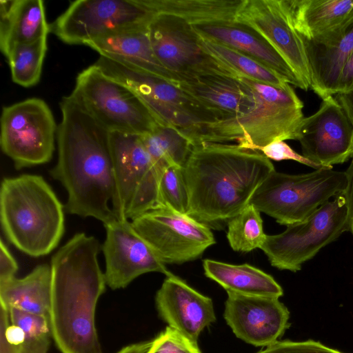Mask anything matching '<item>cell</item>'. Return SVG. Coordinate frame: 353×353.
I'll list each match as a JSON object with an SVG mask.
<instances>
[{"instance_id": "6da1fadb", "label": "cell", "mask_w": 353, "mask_h": 353, "mask_svg": "<svg viewBox=\"0 0 353 353\" xmlns=\"http://www.w3.org/2000/svg\"><path fill=\"white\" fill-rule=\"evenodd\" d=\"M60 108L58 160L50 175L67 190L68 213L105 225L118 219L109 206L114 191L110 132L70 94L62 99Z\"/></svg>"}, {"instance_id": "7a4b0ae2", "label": "cell", "mask_w": 353, "mask_h": 353, "mask_svg": "<svg viewBox=\"0 0 353 353\" xmlns=\"http://www.w3.org/2000/svg\"><path fill=\"white\" fill-rule=\"evenodd\" d=\"M99 250V241L81 232L52 258L49 324L61 353H103L95 323L97 305L107 285Z\"/></svg>"}, {"instance_id": "3957f363", "label": "cell", "mask_w": 353, "mask_h": 353, "mask_svg": "<svg viewBox=\"0 0 353 353\" xmlns=\"http://www.w3.org/2000/svg\"><path fill=\"white\" fill-rule=\"evenodd\" d=\"M275 170L260 151L238 144L193 146L183 167L189 196L188 215L206 223L230 220L248 205Z\"/></svg>"}, {"instance_id": "277c9868", "label": "cell", "mask_w": 353, "mask_h": 353, "mask_svg": "<svg viewBox=\"0 0 353 353\" xmlns=\"http://www.w3.org/2000/svg\"><path fill=\"white\" fill-rule=\"evenodd\" d=\"M3 232L21 252L38 257L49 254L64 232L63 206L39 175L6 178L0 190Z\"/></svg>"}, {"instance_id": "5b68a950", "label": "cell", "mask_w": 353, "mask_h": 353, "mask_svg": "<svg viewBox=\"0 0 353 353\" xmlns=\"http://www.w3.org/2000/svg\"><path fill=\"white\" fill-rule=\"evenodd\" d=\"M236 78L250 90L253 108L236 118L206 125L201 144L236 141L242 148L259 150L274 141L298 140L303 103L290 84L277 87L240 75Z\"/></svg>"}, {"instance_id": "8992f818", "label": "cell", "mask_w": 353, "mask_h": 353, "mask_svg": "<svg viewBox=\"0 0 353 353\" xmlns=\"http://www.w3.org/2000/svg\"><path fill=\"white\" fill-rule=\"evenodd\" d=\"M94 64L132 90L159 124L176 128L193 146L201 144L206 125L219 121L174 83L103 56Z\"/></svg>"}, {"instance_id": "52a82bcc", "label": "cell", "mask_w": 353, "mask_h": 353, "mask_svg": "<svg viewBox=\"0 0 353 353\" xmlns=\"http://www.w3.org/2000/svg\"><path fill=\"white\" fill-rule=\"evenodd\" d=\"M346 183L345 172L332 168L301 174L274 170L255 191L250 203L287 226L305 220L331 197L341 194Z\"/></svg>"}, {"instance_id": "ba28073f", "label": "cell", "mask_w": 353, "mask_h": 353, "mask_svg": "<svg viewBox=\"0 0 353 353\" xmlns=\"http://www.w3.org/2000/svg\"><path fill=\"white\" fill-rule=\"evenodd\" d=\"M114 191L112 210L119 219L132 221L159 208V181L165 168L146 149L141 134L110 132Z\"/></svg>"}, {"instance_id": "9c48e42d", "label": "cell", "mask_w": 353, "mask_h": 353, "mask_svg": "<svg viewBox=\"0 0 353 353\" xmlns=\"http://www.w3.org/2000/svg\"><path fill=\"white\" fill-rule=\"evenodd\" d=\"M70 95L109 132L143 135L160 125L132 90L94 64L79 73Z\"/></svg>"}, {"instance_id": "30bf717a", "label": "cell", "mask_w": 353, "mask_h": 353, "mask_svg": "<svg viewBox=\"0 0 353 353\" xmlns=\"http://www.w3.org/2000/svg\"><path fill=\"white\" fill-rule=\"evenodd\" d=\"M349 231L345 201L341 193L321 205L305 220L267 235L261 248L273 267L297 272L321 248Z\"/></svg>"}, {"instance_id": "8fae6325", "label": "cell", "mask_w": 353, "mask_h": 353, "mask_svg": "<svg viewBox=\"0 0 353 353\" xmlns=\"http://www.w3.org/2000/svg\"><path fill=\"white\" fill-rule=\"evenodd\" d=\"M147 0H77L51 24L50 32L69 45L148 26L155 15Z\"/></svg>"}, {"instance_id": "7c38bea8", "label": "cell", "mask_w": 353, "mask_h": 353, "mask_svg": "<svg viewBox=\"0 0 353 353\" xmlns=\"http://www.w3.org/2000/svg\"><path fill=\"white\" fill-rule=\"evenodd\" d=\"M57 132L52 112L41 99L30 98L3 108L1 147L17 169L50 161Z\"/></svg>"}, {"instance_id": "4fadbf2b", "label": "cell", "mask_w": 353, "mask_h": 353, "mask_svg": "<svg viewBox=\"0 0 353 353\" xmlns=\"http://www.w3.org/2000/svg\"><path fill=\"white\" fill-rule=\"evenodd\" d=\"M153 52L176 82L193 77L216 74L236 78V73L205 52L191 24L165 14H156L148 25Z\"/></svg>"}, {"instance_id": "5bb4252c", "label": "cell", "mask_w": 353, "mask_h": 353, "mask_svg": "<svg viewBox=\"0 0 353 353\" xmlns=\"http://www.w3.org/2000/svg\"><path fill=\"white\" fill-rule=\"evenodd\" d=\"M131 222L164 263L197 259L216 242L205 223L167 208L150 210Z\"/></svg>"}, {"instance_id": "9a60e30c", "label": "cell", "mask_w": 353, "mask_h": 353, "mask_svg": "<svg viewBox=\"0 0 353 353\" xmlns=\"http://www.w3.org/2000/svg\"><path fill=\"white\" fill-rule=\"evenodd\" d=\"M104 227V275L107 285L112 290L124 288L145 273L157 272L166 276L172 274L130 220L117 219Z\"/></svg>"}, {"instance_id": "2e32d148", "label": "cell", "mask_w": 353, "mask_h": 353, "mask_svg": "<svg viewBox=\"0 0 353 353\" xmlns=\"http://www.w3.org/2000/svg\"><path fill=\"white\" fill-rule=\"evenodd\" d=\"M298 141L302 155L325 168L353 157V126L333 96L322 99L318 110L304 117Z\"/></svg>"}, {"instance_id": "e0dca14e", "label": "cell", "mask_w": 353, "mask_h": 353, "mask_svg": "<svg viewBox=\"0 0 353 353\" xmlns=\"http://www.w3.org/2000/svg\"><path fill=\"white\" fill-rule=\"evenodd\" d=\"M235 21L260 34L310 88L303 42L292 23L284 0H243Z\"/></svg>"}, {"instance_id": "ac0fdd59", "label": "cell", "mask_w": 353, "mask_h": 353, "mask_svg": "<svg viewBox=\"0 0 353 353\" xmlns=\"http://www.w3.org/2000/svg\"><path fill=\"white\" fill-rule=\"evenodd\" d=\"M227 293L223 316L237 338L267 347L289 327L290 312L279 298Z\"/></svg>"}, {"instance_id": "d6986e66", "label": "cell", "mask_w": 353, "mask_h": 353, "mask_svg": "<svg viewBox=\"0 0 353 353\" xmlns=\"http://www.w3.org/2000/svg\"><path fill=\"white\" fill-rule=\"evenodd\" d=\"M160 317L194 344L216 320L212 300L173 274L166 276L155 296Z\"/></svg>"}, {"instance_id": "ffe728a7", "label": "cell", "mask_w": 353, "mask_h": 353, "mask_svg": "<svg viewBox=\"0 0 353 353\" xmlns=\"http://www.w3.org/2000/svg\"><path fill=\"white\" fill-rule=\"evenodd\" d=\"M299 34L321 44L335 43L353 27V0H284Z\"/></svg>"}, {"instance_id": "44dd1931", "label": "cell", "mask_w": 353, "mask_h": 353, "mask_svg": "<svg viewBox=\"0 0 353 353\" xmlns=\"http://www.w3.org/2000/svg\"><path fill=\"white\" fill-rule=\"evenodd\" d=\"M199 36L249 56L303 90L309 88L282 57L260 34L250 27L234 21L191 24Z\"/></svg>"}, {"instance_id": "7402d4cb", "label": "cell", "mask_w": 353, "mask_h": 353, "mask_svg": "<svg viewBox=\"0 0 353 353\" xmlns=\"http://www.w3.org/2000/svg\"><path fill=\"white\" fill-rule=\"evenodd\" d=\"M174 83L212 111L219 121L236 118L249 112L254 107L250 90L237 78L209 74Z\"/></svg>"}, {"instance_id": "603a6c76", "label": "cell", "mask_w": 353, "mask_h": 353, "mask_svg": "<svg viewBox=\"0 0 353 353\" xmlns=\"http://www.w3.org/2000/svg\"><path fill=\"white\" fill-rule=\"evenodd\" d=\"M84 45L100 56L176 82L174 77L160 63L153 52L148 26L99 38Z\"/></svg>"}, {"instance_id": "cb8c5ba5", "label": "cell", "mask_w": 353, "mask_h": 353, "mask_svg": "<svg viewBox=\"0 0 353 353\" xmlns=\"http://www.w3.org/2000/svg\"><path fill=\"white\" fill-rule=\"evenodd\" d=\"M50 32L43 1H0V48L5 57L14 46L47 37Z\"/></svg>"}, {"instance_id": "d4e9b609", "label": "cell", "mask_w": 353, "mask_h": 353, "mask_svg": "<svg viewBox=\"0 0 353 353\" xmlns=\"http://www.w3.org/2000/svg\"><path fill=\"white\" fill-rule=\"evenodd\" d=\"M311 89L322 99L338 93L343 66L353 52V27L340 41L321 44L302 37Z\"/></svg>"}, {"instance_id": "484cf974", "label": "cell", "mask_w": 353, "mask_h": 353, "mask_svg": "<svg viewBox=\"0 0 353 353\" xmlns=\"http://www.w3.org/2000/svg\"><path fill=\"white\" fill-rule=\"evenodd\" d=\"M51 288V266L41 264L23 278L1 282L0 304L43 316L49 321Z\"/></svg>"}, {"instance_id": "4316f807", "label": "cell", "mask_w": 353, "mask_h": 353, "mask_svg": "<svg viewBox=\"0 0 353 353\" xmlns=\"http://www.w3.org/2000/svg\"><path fill=\"white\" fill-rule=\"evenodd\" d=\"M205 275L227 292L279 298L281 286L270 274L249 264L234 265L212 259L203 261Z\"/></svg>"}, {"instance_id": "83f0119b", "label": "cell", "mask_w": 353, "mask_h": 353, "mask_svg": "<svg viewBox=\"0 0 353 353\" xmlns=\"http://www.w3.org/2000/svg\"><path fill=\"white\" fill-rule=\"evenodd\" d=\"M243 0H148L154 14L178 17L190 24L234 21Z\"/></svg>"}, {"instance_id": "f1b7e54d", "label": "cell", "mask_w": 353, "mask_h": 353, "mask_svg": "<svg viewBox=\"0 0 353 353\" xmlns=\"http://www.w3.org/2000/svg\"><path fill=\"white\" fill-rule=\"evenodd\" d=\"M141 137L151 157L163 168L170 165L183 168L193 148L188 137L171 126L158 125Z\"/></svg>"}, {"instance_id": "f546056e", "label": "cell", "mask_w": 353, "mask_h": 353, "mask_svg": "<svg viewBox=\"0 0 353 353\" xmlns=\"http://www.w3.org/2000/svg\"><path fill=\"white\" fill-rule=\"evenodd\" d=\"M197 35L198 43L201 48L232 70L236 77L240 75L277 87L288 83L281 77L253 58L230 47Z\"/></svg>"}, {"instance_id": "4dcf8cb0", "label": "cell", "mask_w": 353, "mask_h": 353, "mask_svg": "<svg viewBox=\"0 0 353 353\" xmlns=\"http://www.w3.org/2000/svg\"><path fill=\"white\" fill-rule=\"evenodd\" d=\"M47 37L14 46L6 57L13 82L29 88L40 80L47 52Z\"/></svg>"}, {"instance_id": "1f68e13d", "label": "cell", "mask_w": 353, "mask_h": 353, "mask_svg": "<svg viewBox=\"0 0 353 353\" xmlns=\"http://www.w3.org/2000/svg\"><path fill=\"white\" fill-rule=\"evenodd\" d=\"M260 212L250 203L228 221L227 239L233 250L248 252L261 249L267 234L263 231Z\"/></svg>"}, {"instance_id": "d6a6232c", "label": "cell", "mask_w": 353, "mask_h": 353, "mask_svg": "<svg viewBox=\"0 0 353 353\" xmlns=\"http://www.w3.org/2000/svg\"><path fill=\"white\" fill-rule=\"evenodd\" d=\"M8 310L11 323L24 333L22 353H48L52 339L48 320L14 308Z\"/></svg>"}, {"instance_id": "836d02e7", "label": "cell", "mask_w": 353, "mask_h": 353, "mask_svg": "<svg viewBox=\"0 0 353 353\" xmlns=\"http://www.w3.org/2000/svg\"><path fill=\"white\" fill-rule=\"evenodd\" d=\"M159 205L188 215L189 196L182 167L170 165L162 172L159 181Z\"/></svg>"}, {"instance_id": "e575fe53", "label": "cell", "mask_w": 353, "mask_h": 353, "mask_svg": "<svg viewBox=\"0 0 353 353\" xmlns=\"http://www.w3.org/2000/svg\"><path fill=\"white\" fill-rule=\"evenodd\" d=\"M146 353H201L198 345L172 327L167 326L155 339Z\"/></svg>"}, {"instance_id": "d590c367", "label": "cell", "mask_w": 353, "mask_h": 353, "mask_svg": "<svg viewBox=\"0 0 353 353\" xmlns=\"http://www.w3.org/2000/svg\"><path fill=\"white\" fill-rule=\"evenodd\" d=\"M24 333L10 321L9 310L0 304V353H22Z\"/></svg>"}, {"instance_id": "8d00e7d4", "label": "cell", "mask_w": 353, "mask_h": 353, "mask_svg": "<svg viewBox=\"0 0 353 353\" xmlns=\"http://www.w3.org/2000/svg\"><path fill=\"white\" fill-rule=\"evenodd\" d=\"M256 353H344L328 347L319 341L309 339L303 341H278Z\"/></svg>"}, {"instance_id": "74e56055", "label": "cell", "mask_w": 353, "mask_h": 353, "mask_svg": "<svg viewBox=\"0 0 353 353\" xmlns=\"http://www.w3.org/2000/svg\"><path fill=\"white\" fill-rule=\"evenodd\" d=\"M259 151L269 159L274 161L293 160L315 170L325 168L296 152L284 141H276L270 143L261 148Z\"/></svg>"}, {"instance_id": "f35d334b", "label": "cell", "mask_w": 353, "mask_h": 353, "mask_svg": "<svg viewBox=\"0 0 353 353\" xmlns=\"http://www.w3.org/2000/svg\"><path fill=\"white\" fill-rule=\"evenodd\" d=\"M18 265L7 246L1 240L0 243V283L16 277Z\"/></svg>"}, {"instance_id": "ab89813d", "label": "cell", "mask_w": 353, "mask_h": 353, "mask_svg": "<svg viewBox=\"0 0 353 353\" xmlns=\"http://www.w3.org/2000/svg\"><path fill=\"white\" fill-rule=\"evenodd\" d=\"M345 172L346 174L347 183L341 194L345 201L349 231L353 234V157L350 165Z\"/></svg>"}, {"instance_id": "60d3db41", "label": "cell", "mask_w": 353, "mask_h": 353, "mask_svg": "<svg viewBox=\"0 0 353 353\" xmlns=\"http://www.w3.org/2000/svg\"><path fill=\"white\" fill-rule=\"evenodd\" d=\"M353 90V52L345 62L341 72L338 93Z\"/></svg>"}, {"instance_id": "b9f144b4", "label": "cell", "mask_w": 353, "mask_h": 353, "mask_svg": "<svg viewBox=\"0 0 353 353\" xmlns=\"http://www.w3.org/2000/svg\"><path fill=\"white\" fill-rule=\"evenodd\" d=\"M335 98L344 110L353 126V90L336 94Z\"/></svg>"}, {"instance_id": "7bdbcfd3", "label": "cell", "mask_w": 353, "mask_h": 353, "mask_svg": "<svg viewBox=\"0 0 353 353\" xmlns=\"http://www.w3.org/2000/svg\"><path fill=\"white\" fill-rule=\"evenodd\" d=\"M152 345V341H142L128 345L117 353H146Z\"/></svg>"}]
</instances>
